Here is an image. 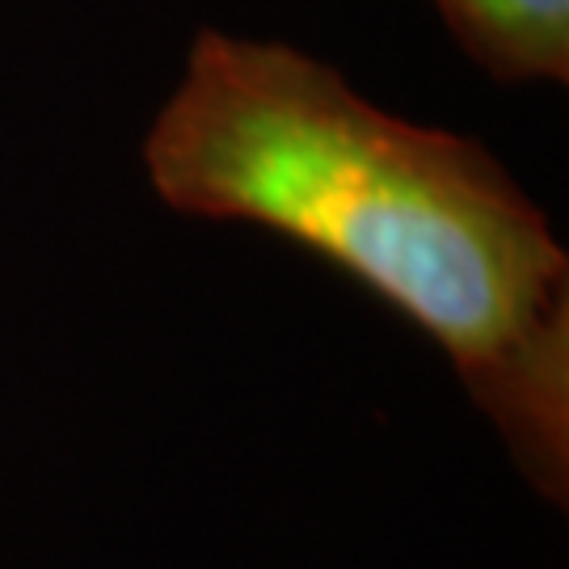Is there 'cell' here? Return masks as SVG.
Returning a JSON list of instances; mask_svg holds the SVG:
<instances>
[{"label":"cell","mask_w":569,"mask_h":569,"mask_svg":"<svg viewBox=\"0 0 569 569\" xmlns=\"http://www.w3.org/2000/svg\"><path fill=\"white\" fill-rule=\"evenodd\" d=\"M143 169L173 211L266 228L422 329L566 507L569 258L489 148L388 114L287 42L203 30Z\"/></svg>","instance_id":"1"},{"label":"cell","mask_w":569,"mask_h":569,"mask_svg":"<svg viewBox=\"0 0 569 569\" xmlns=\"http://www.w3.org/2000/svg\"><path fill=\"white\" fill-rule=\"evenodd\" d=\"M451 34L502 84L569 81V0H435Z\"/></svg>","instance_id":"2"}]
</instances>
